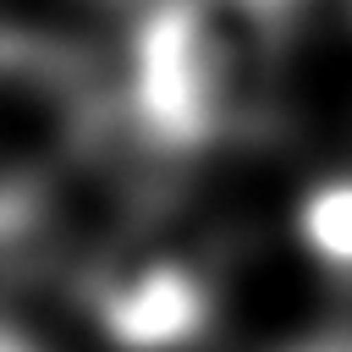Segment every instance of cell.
<instances>
[{"mask_svg": "<svg viewBox=\"0 0 352 352\" xmlns=\"http://www.w3.org/2000/svg\"><path fill=\"white\" fill-rule=\"evenodd\" d=\"M308 352H352V346H308Z\"/></svg>", "mask_w": 352, "mask_h": 352, "instance_id": "obj_5", "label": "cell"}, {"mask_svg": "<svg viewBox=\"0 0 352 352\" xmlns=\"http://www.w3.org/2000/svg\"><path fill=\"white\" fill-rule=\"evenodd\" d=\"M302 231H308V242H314L319 258L352 270V182L319 187L308 198V209H302Z\"/></svg>", "mask_w": 352, "mask_h": 352, "instance_id": "obj_3", "label": "cell"}, {"mask_svg": "<svg viewBox=\"0 0 352 352\" xmlns=\"http://www.w3.org/2000/svg\"><path fill=\"white\" fill-rule=\"evenodd\" d=\"M0 352H38V346H33L22 330H6V324H0Z\"/></svg>", "mask_w": 352, "mask_h": 352, "instance_id": "obj_4", "label": "cell"}, {"mask_svg": "<svg viewBox=\"0 0 352 352\" xmlns=\"http://www.w3.org/2000/svg\"><path fill=\"white\" fill-rule=\"evenodd\" d=\"M88 308L116 346L165 352V346H187L204 330L209 292L192 253L148 236H121L88 270Z\"/></svg>", "mask_w": 352, "mask_h": 352, "instance_id": "obj_2", "label": "cell"}, {"mask_svg": "<svg viewBox=\"0 0 352 352\" xmlns=\"http://www.w3.org/2000/svg\"><path fill=\"white\" fill-rule=\"evenodd\" d=\"M280 72V0H154L132 38V121L160 148H214L270 116Z\"/></svg>", "mask_w": 352, "mask_h": 352, "instance_id": "obj_1", "label": "cell"}, {"mask_svg": "<svg viewBox=\"0 0 352 352\" xmlns=\"http://www.w3.org/2000/svg\"><path fill=\"white\" fill-rule=\"evenodd\" d=\"M0 44H6V38H0Z\"/></svg>", "mask_w": 352, "mask_h": 352, "instance_id": "obj_6", "label": "cell"}]
</instances>
